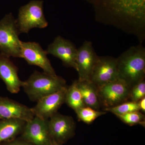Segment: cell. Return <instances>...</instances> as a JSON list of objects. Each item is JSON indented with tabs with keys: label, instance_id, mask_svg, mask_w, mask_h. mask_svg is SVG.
<instances>
[{
	"label": "cell",
	"instance_id": "obj_20",
	"mask_svg": "<svg viewBox=\"0 0 145 145\" xmlns=\"http://www.w3.org/2000/svg\"><path fill=\"white\" fill-rule=\"evenodd\" d=\"M104 110L117 115L126 114L132 112L140 111V109L138 102L127 101L116 106L104 108Z\"/></svg>",
	"mask_w": 145,
	"mask_h": 145
},
{
	"label": "cell",
	"instance_id": "obj_2",
	"mask_svg": "<svg viewBox=\"0 0 145 145\" xmlns=\"http://www.w3.org/2000/svg\"><path fill=\"white\" fill-rule=\"evenodd\" d=\"M117 59L119 79L131 88L144 80L145 48L142 45L131 47Z\"/></svg>",
	"mask_w": 145,
	"mask_h": 145
},
{
	"label": "cell",
	"instance_id": "obj_19",
	"mask_svg": "<svg viewBox=\"0 0 145 145\" xmlns=\"http://www.w3.org/2000/svg\"><path fill=\"white\" fill-rule=\"evenodd\" d=\"M78 119L88 124L93 123L97 118L105 114V111L96 110L89 107L85 106L75 111Z\"/></svg>",
	"mask_w": 145,
	"mask_h": 145
},
{
	"label": "cell",
	"instance_id": "obj_10",
	"mask_svg": "<svg viewBox=\"0 0 145 145\" xmlns=\"http://www.w3.org/2000/svg\"><path fill=\"white\" fill-rule=\"evenodd\" d=\"M118 79L117 58L99 56L91 76L90 81L99 87Z\"/></svg>",
	"mask_w": 145,
	"mask_h": 145
},
{
	"label": "cell",
	"instance_id": "obj_23",
	"mask_svg": "<svg viewBox=\"0 0 145 145\" xmlns=\"http://www.w3.org/2000/svg\"><path fill=\"white\" fill-rule=\"evenodd\" d=\"M0 145H34L32 143L29 142L21 138L20 137H16L13 140L3 142L1 143Z\"/></svg>",
	"mask_w": 145,
	"mask_h": 145
},
{
	"label": "cell",
	"instance_id": "obj_24",
	"mask_svg": "<svg viewBox=\"0 0 145 145\" xmlns=\"http://www.w3.org/2000/svg\"><path fill=\"white\" fill-rule=\"evenodd\" d=\"M138 105L140 107V110H141L143 113L145 112V97L141 99L138 102Z\"/></svg>",
	"mask_w": 145,
	"mask_h": 145
},
{
	"label": "cell",
	"instance_id": "obj_26",
	"mask_svg": "<svg viewBox=\"0 0 145 145\" xmlns=\"http://www.w3.org/2000/svg\"><path fill=\"white\" fill-rule=\"evenodd\" d=\"M1 96H0V98H1Z\"/></svg>",
	"mask_w": 145,
	"mask_h": 145
},
{
	"label": "cell",
	"instance_id": "obj_14",
	"mask_svg": "<svg viewBox=\"0 0 145 145\" xmlns=\"http://www.w3.org/2000/svg\"><path fill=\"white\" fill-rule=\"evenodd\" d=\"M18 71V67L10 57L0 53V78L5 84L7 90L12 93H18L23 85L24 81L19 78Z\"/></svg>",
	"mask_w": 145,
	"mask_h": 145
},
{
	"label": "cell",
	"instance_id": "obj_8",
	"mask_svg": "<svg viewBox=\"0 0 145 145\" xmlns=\"http://www.w3.org/2000/svg\"><path fill=\"white\" fill-rule=\"evenodd\" d=\"M46 50L36 42L22 41L21 57L32 65L37 66L49 75H57Z\"/></svg>",
	"mask_w": 145,
	"mask_h": 145
},
{
	"label": "cell",
	"instance_id": "obj_7",
	"mask_svg": "<svg viewBox=\"0 0 145 145\" xmlns=\"http://www.w3.org/2000/svg\"><path fill=\"white\" fill-rule=\"evenodd\" d=\"M48 125L52 140L61 144L75 135L76 124L71 116L57 112L48 120Z\"/></svg>",
	"mask_w": 145,
	"mask_h": 145
},
{
	"label": "cell",
	"instance_id": "obj_17",
	"mask_svg": "<svg viewBox=\"0 0 145 145\" xmlns=\"http://www.w3.org/2000/svg\"><path fill=\"white\" fill-rule=\"evenodd\" d=\"M85 106L99 110L101 107L98 87L90 80H76Z\"/></svg>",
	"mask_w": 145,
	"mask_h": 145
},
{
	"label": "cell",
	"instance_id": "obj_1",
	"mask_svg": "<svg viewBox=\"0 0 145 145\" xmlns=\"http://www.w3.org/2000/svg\"><path fill=\"white\" fill-rule=\"evenodd\" d=\"M99 22L112 25L144 38L145 0H85Z\"/></svg>",
	"mask_w": 145,
	"mask_h": 145
},
{
	"label": "cell",
	"instance_id": "obj_25",
	"mask_svg": "<svg viewBox=\"0 0 145 145\" xmlns=\"http://www.w3.org/2000/svg\"><path fill=\"white\" fill-rule=\"evenodd\" d=\"M52 145H62V144H59V143L56 142L55 141L52 140Z\"/></svg>",
	"mask_w": 145,
	"mask_h": 145
},
{
	"label": "cell",
	"instance_id": "obj_12",
	"mask_svg": "<svg viewBox=\"0 0 145 145\" xmlns=\"http://www.w3.org/2000/svg\"><path fill=\"white\" fill-rule=\"evenodd\" d=\"M48 54H51L59 58L67 67L77 70L76 59L78 48L69 40L62 36H57L46 50Z\"/></svg>",
	"mask_w": 145,
	"mask_h": 145
},
{
	"label": "cell",
	"instance_id": "obj_4",
	"mask_svg": "<svg viewBox=\"0 0 145 145\" xmlns=\"http://www.w3.org/2000/svg\"><path fill=\"white\" fill-rule=\"evenodd\" d=\"M20 34L16 19L12 13L6 15L0 21V53L9 57L21 58Z\"/></svg>",
	"mask_w": 145,
	"mask_h": 145
},
{
	"label": "cell",
	"instance_id": "obj_13",
	"mask_svg": "<svg viewBox=\"0 0 145 145\" xmlns=\"http://www.w3.org/2000/svg\"><path fill=\"white\" fill-rule=\"evenodd\" d=\"M67 86L48 95L37 101L32 108L35 116L44 120H48L58 112V110L65 103Z\"/></svg>",
	"mask_w": 145,
	"mask_h": 145
},
{
	"label": "cell",
	"instance_id": "obj_5",
	"mask_svg": "<svg viewBox=\"0 0 145 145\" xmlns=\"http://www.w3.org/2000/svg\"><path fill=\"white\" fill-rule=\"evenodd\" d=\"M43 1L33 0L20 8L16 23L20 33L27 34L32 29L48 25L43 11Z\"/></svg>",
	"mask_w": 145,
	"mask_h": 145
},
{
	"label": "cell",
	"instance_id": "obj_16",
	"mask_svg": "<svg viewBox=\"0 0 145 145\" xmlns=\"http://www.w3.org/2000/svg\"><path fill=\"white\" fill-rule=\"evenodd\" d=\"M26 122L20 119H0V144L20 136Z\"/></svg>",
	"mask_w": 145,
	"mask_h": 145
},
{
	"label": "cell",
	"instance_id": "obj_11",
	"mask_svg": "<svg viewBox=\"0 0 145 145\" xmlns=\"http://www.w3.org/2000/svg\"><path fill=\"white\" fill-rule=\"evenodd\" d=\"M99 58L91 42L85 41L78 48L76 71L79 76L78 80L90 81L92 71Z\"/></svg>",
	"mask_w": 145,
	"mask_h": 145
},
{
	"label": "cell",
	"instance_id": "obj_18",
	"mask_svg": "<svg viewBox=\"0 0 145 145\" xmlns=\"http://www.w3.org/2000/svg\"><path fill=\"white\" fill-rule=\"evenodd\" d=\"M65 103L75 111L85 106L76 80L74 81L71 85L67 87Z\"/></svg>",
	"mask_w": 145,
	"mask_h": 145
},
{
	"label": "cell",
	"instance_id": "obj_9",
	"mask_svg": "<svg viewBox=\"0 0 145 145\" xmlns=\"http://www.w3.org/2000/svg\"><path fill=\"white\" fill-rule=\"evenodd\" d=\"M20 137L34 145H52L48 120L37 116L26 122Z\"/></svg>",
	"mask_w": 145,
	"mask_h": 145
},
{
	"label": "cell",
	"instance_id": "obj_21",
	"mask_svg": "<svg viewBox=\"0 0 145 145\" xmlns=\"http://www.w3.org/2000/svg\"><path fill=\"white\" fill-rule=\"evenodd\" d=\"M122 122L130 126L145 125V115L140 111L132 112L121 115H116Z\"/></svg>",
	"mask_w": 145,
	"mask_h": 145
},
{
	"label": "cell",
	"instance_id": "obj_6",
	"mask_svg": "<svg viewBox=\"0 0 145 145\" xmlns=\"http://www.w3.org/2000/svg\"><path fill=\"white\" fill-rule=\"evenodd\" d=\"M130 86L121 79L107 83L98 87L101 106L112 107L129 100Z\"/></svg>",
	"mask_w": 145,
	"mask_h": 145
},
{
	"label": "cell",
	"instance_id": "obj_15",
	"mask_svg": "<svg viewBox=\"0 0 145 145\" xmlns=\"http://www.w3.org/2000/svg\"><path fill=\"white\" fill-rule=\"evenodd\" d=\"M34 117L31 108L8 98H0V119H20L27 122Z\"/></svg>",
	"mask_w": 145,
	"mask_h": 145
},
{
	"label": "cell",
	"instance_id": "obj_22",
	"mask_svg": "<svg viewBox=\"0 0 145 145\" xmlns=\"http://www.w3.org/2000/svg\"><path fill=\"white\" fill-rule=\"evenodd\" d=\"M145 97V81L144 80L139 82L131 88L129 100L138 102Z\"/></svg>",
	"mask_w": 145,
	"mask_h": 145
},
{
	"label": "cell",
	"instance_id": "obj_3",
	"mask_svg": "<svg viewBox=\"0 0 145 145\" xmlns=\"http://www.w3.org/2000/svg\"><path fill=\"white\" fill-rule=\"evenodd\" d=\"M67 86L66 81L62 77L36 71L24 81L22 88L31 101L37 102Z\"/></svg>",
	"mask_w": 145,
	"mask_h": 145
}]
</instances>
